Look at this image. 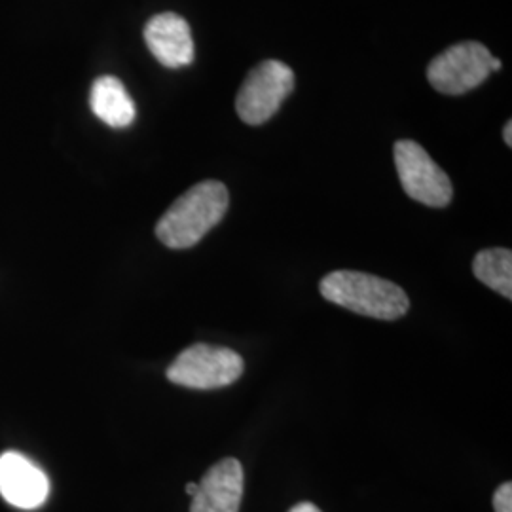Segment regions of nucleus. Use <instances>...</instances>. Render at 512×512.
I'll list each match as a JSON object with an SVG mask.
<instances>
[{
  "mask_svg": "<svg viewBox=\"0 0 512 512\" xmlns=\"http://www.w3.org/2000/svg\"><path fill=\"white\" fill-rule=\"evenodd\" d=\"M228 188L203 181L173 203L156 224V236L169 249H190L219 224L228 211Z\"/></svg>",
  "mask_w": 512,
  "mask_h": 512,
  "instance_id": "obj_1",
  "label": "nucleus"
},
{
  "mask_svg": "<svg viewBox=\"0 0 512 512\" xmlns=\"http://www.w3.org/2000/svg\"><path fill=\"white\" fill-rule=\"evenodd\" d=\"M319 289L332 304L382 321H395L410 308L403 289L378 275L340 270L325 275Z\"/></svg>",
  "mask_w": 512,
  "mask_h": 512,
  "instance_id": "obj_2",
  "label": "nucleus"
},
{
  "mask_svg": "<svg viewBox=\"0 0 512 512\" xmlns=\"http://www.w3.org/2000/svg\"><path fill=\"white\" fill-rule=\"evenodd\" d=\"M245 370L243 357L228 348L194 344L179 353L167 368L171 384L190 389H219L232 385Z\"/></svg>",
  "mask_w": 512,
  "mask_h": 512,
  "instance_id": "obj_3",
  "label": "nucleus"
},
{
  "mask_svg": "<svg viewBox=\"0 0 512 512\" xmlns=\"http://www.w3.org/2000/svg\"><path fill=\"white\" fill-rule=\"evenodd\" d=\"M294 88L293 69L277 59L262 61L239 88L236 109L249 126L266 124Z\"/></svg>",
  "mask_w": 512,
  "mask_h": 512,
  "instance_id": "obj_4",
  "label": "nucleus"
},
{
  "mask_svg": "<svg viewBox=\"0 0 512 512\" xmlns=\"http://www.w3.org/2000/svg\"><path fill=\"white\" fill-rule=\"evenodd\" d=\"M494 55L480 42L454 44L427 67L429 84L444 95H461L478 88L492 74Z\"/></svg>",
  "mask_w": 512,
  "mask_h": 512,
  "instance_id": "obj_5",
  "label": "nucleus"
},
{
  "mask_svg": "<svg viewBox=\"0 0 512 512\" xmlns=\"http://www.w3.org/2000/svg\"><path fill=\"white\" fill-rule=\"evenodd\" d=\"M393 152L404 192L412 200L429 207H446L450 203L454 194L452 183L425 148L414 141H399Z\"/></svg>",
  "mask_w": 512,
  "mask_h": 512,
  "instance_id": "obj_6",
  "label": "nucleus"
},
{
  "mask_svg": "<svg viewBox=\"0 0 512 512\" xmlns=\"http://www.w3.org/2000/svg\"><path fill=\"white\" fill-rule=\"evenodd\" d=\"M0 495L23 511L38 509L50 495V480L35 461L6 452L0 456Z\"/></svg>",
  "mask_w": 512,
  "mask_h": 512,
  "instance_id": "obj_7",
  "label": "nucleus"
},
{
  "mask_svg": "<svg viewBox=\"0 0 512 512\" xmlns=\"http://www.w3.org/2000/svg\"><path fill=\"white\" fill-rule=\"evenodd\" d=\"M145 42L167 69H181L194 61V40L186 19L175 12H164L148 19Z\"/></svg>",
  "mask_w": 512,
  "mask_h": 512,
  "instance_id": "obj_8",
  "label": "nucleus"
},
{
  "mask_svg": "<svg viewBox=\"0 0 512 512\" xmlns=\"http://www.w3.org/2000/svg\"><path fill=\"white\" fill-rule=\"evenodd\" d=\"M241 497L243 465L238 459H222L203 475L190 512H239Z\"/></svg>",
  "mask_w": 512,
  "mask_h": 512,
  "instance_id": "obj_9",
  "label": "nucleus"
},
{
  "mask_svg": "<svg viewBox=\"0 0 512 512\" xmlns=\"http://www.w3.org/2000/svg\"><path fill=\"white\" fill-rule=\"evenodd\" d=\"M92 112L110 128L124 129L133 124L137 109L126 86L116 76H101L93 82L90 92Z\"/></svg>",
  "mask_w": 512,
  "mask_h": 512,
  "instance_id": "obj_10",
  "label": "nucleus"
},
{
  "mask_svg": "<svg viewBox=\"0 0 512 512\" xmlns=\"http://www.w3.org/2000/svg\"><path fill=\"white\" fill-rule=\"evenodd\" d=\"M476 279L495 293L512 298V253L509 249H486L473 260Z\"/></svg>",
  "mask_w": 512,
  "mask_h": 512,
  "instance_id": "obj_11",
  "label": "nucleus"
},
{
  "mask_svg": "<svg viewBox=\"0 0 512 512\" xmlns=\"http://www.w3.org/2000/svg\"><path fill=\"white\" fill-rule=\"evenodd\" d=\"M495 512H512V484L505 482L494 494Z\"/></svg>",
  "mask_w": 512,
  "mask_h": 512,
  "instance_id": "obj_12",
  "label": "nucleus"
},
{
  "mask_svg": "<svg viewBox=\"0 0 512 512\" xmlns=\"http://www.w3.org/2000/svg\"><path fill=\"white\" fill-rule=\"evenodd\" d=\"M289 512H323V511H319V509H317V507H315V505H313V503H308V501H306V503H298V505H294L293 509H291V511Z\"/></svg>",
  "mask_w": 512,
  "mask_h": 512,
  "instance_id": "obj_13",
  "label": "nucleus"
},
{
  "mask_svg": "<svg viewBox=\"0 0 512 512\" xmlns=\"http://www.w3.org/2000/svg\"><path fill=\"white\" fill-rule=\"evenodd\" d=\"M503 139L505 143L511 147L512 145V122H507V126L503 129Z\"/></svg>",
  "mask_w": 512,
  "mask_h": 512,
  "instance_id": "obj_14",
  "label": "nucleus"
},
{
  "mask_svg": "<svg viewBox=\"0 0 512 512\" xmlns=\"http://www.w3.org/2000/svg\"><path fill=\"white\" fill-rule=\"evenodd\" d=\"M198 492V484L196 482H190V484H186V494L190 495V497H194Z\"/></svg>",
  "mask_w": 512,
  "mask_h": 512,
  "instance_id": "obj_15",
  "label": "nucleus"
}]
</instances>
